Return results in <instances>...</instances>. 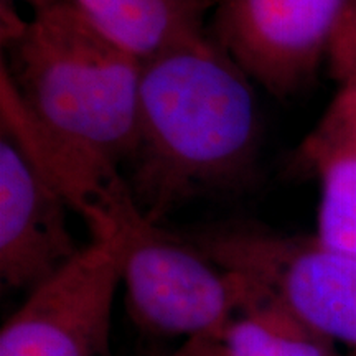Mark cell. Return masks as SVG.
Instances as JSON below:
<instances>
[{"instance_id":"obj_5","label":"cell","mask_w":356,"mask_h":356,"mask_svg":"<svg viewBox=\"0 0 356 356\" xmlns=\"http://www.w3.org/2000/svg\"><path fill=\"white\" fill-rule=\"evenodd\" d=\"M355 0H216L213 37L254 84L287 97L328 63Z\"/></svg>"},{"instance_id":"obj_13","label":"cell","mask_w":356,"mask_h":356,"mask_svg":"<svg viewBox=\"0 0 356 356\" xmlns=\"http://www.w3.org/2000/svg\"><path fill=\"white\" fill-rule=\"evenodd\" d=\"M24 2L29 3L30 7H33V12H42L44 8H50L53 6H56L58 2H61V0H24Z\"/></svg>"},{"instance_id":"obj_1","label":"cell","mask_w":356,"mask_h":356,"mask_svg":"<svg viewBox=\"0 0 356 356\" xmlns=\"http://www.w3.org/2000/svg\"><path fill=\"white\" fill-rule=\"evenodd\" d=\"M254 83L204 37L142 63L131 186L155 222L181 203L241 184L259 147Z\"/></svg>"},{"instance_id":"obj_7","label":"cell","mask_w":356,"mask_h":356,"mask_svg":"<svg viewBox=\"0 0 356 356\" xmlns=\"http://www.w3.org/2000/svg\"><path fill=\"white\" fill-rule=\"evenodd\" d=\"M0 126L70 210L83 218L92 241L113 239L126 216L139 208L118 163L38 121L3 70Z\"/></svg>"},{"instance_id":"obj_8","label":"cell","mask_w":356,"mask_h":356,"mask_svg":"<svg viewBox=\"0 0 356 356\" xmlns=\"http://www.w3.org/2000/svg\"><path fill=\"white\" fill-rule=\"evenodd\" d=\"M328 65L337 89L297 150L318 184L315 238L356 257V0L333 43Z\"/></svg>"},{"instance_id":"obj_6","label":"cell","mask_w":356,"mask_h":356,"mask_svg":"<svg viewBox=\"0 0 356 356\" xmlns=\"http://www.w3.org/2000/svg\"><path fill=\"white\" fill-rule=\"evenodd\" d=\"M119 286L118 238L92 241L29 292L3 323L0 356H111Z\"/></svg>"},{"instance_id":"obj_12","label":"cell","mask_w":356,"mask_h":356,"mask_svg":"<svg viewBox=\"0 0 356 356\" xmlns=\"http://www.w3.org/2000/svg\"><path fill=\"white\" fill-rule=\"evenodd\" d=\"M172 356H226L220 341L213 338H193L186 340Z\"/></svg>"},{"instance_id":"obj_9","label":"cell","mask_w":356,"mask_h":356,"mask_svg":"<svg viewBox=\"0 0 356 356\" xmlns=\"http://www.w3.org/2000/svg\"><path fill=\"white\" fill-rule=\"evenodd\" d=\"M68 210L20 147L0 134V277L8 287L30 292L81 252Z\"/></svg>"},{"instance_id":"obj_4","label":"cell","mask_w":356,"mask_h":356,"mask_svg":"<svg viewBox=\"0 0 356 356\" xmlns=\"http://www.w3.org/2000/svg\"><path fill=\"white\" fill-rule=\"evenodd\" d=\"M190 238L218 264L356 355L355 256L325 246L315 236L246 225L218 226Z\"/></svg>"},{"instance_id":"obj_3","label":"cell","mask_w":356,"mask_h":356,"mask_svg":"<svg viewBox=\"0 0 356 356\" xmlns=\"http://www.w3.org/2000/svg\"><path fill=\"white\" fill-rule=\"evenodd\" d=\"M131 318L162 337L220 340L231 320L261 296L243 275L181 236L134 210L115 234Z\"/></svg>"},{"instance_id":"obj_2","label":"cell","mask_w":356,"mask_h":356,"mask_svg":"<svg viewBox=\"0 0 356 356\" xmlns=\"http://www.w3.org/2000/svg\"><path fill=\"white\" fill-rule=\"evenodd\" d=\"M2 70L26 109L119 165L134 152L142 63L71 0L37 12L7 43Z\"/></svg>"},{"instance_id":"obj_11","label":"cell","mask_w":356,"mask_h":356,"mask_svg":"<svg viewBox=\"0 0 356 356\" xmlns=\"http://www.w3.org/2000/svg\"><path fill=\"white\" fill-rule=\"evenodd\" d=\"M218 341L226 356H341L337 343L262 292Z\"/></svg>"},{"instance_id":"obj_14","label":"cell","mask_w":356,"mask_h":356,"mask_svg":"<svg viewBox=\"0 0 356 356\" xmlns=\"http://www.w3.org/2000/svg\"><path fill=\"white\" fill-rule=\"evenodd\" d=\"M351 356H356V355H353V353H351Z\"/></svg>"},{"instance_id":"obj_10","label":"cell","mask_w":356,"mask_h":356,"mask_svg":"<svg viewBox=\"0 0 356 356\" xmlns=\"http://www.w3.org/2000/svg\"><path fill=\"white\" fill-rule=\"evenodd\" d=\"M111 42L140 63L208 37L216 0H71Z\"/></svg>"}]
</instances>
